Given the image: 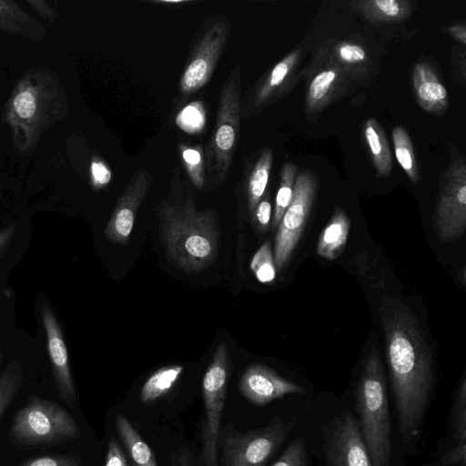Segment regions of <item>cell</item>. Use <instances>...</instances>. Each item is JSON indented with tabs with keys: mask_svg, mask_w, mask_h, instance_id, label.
<instances>
[{
	"mask_svg": "<svg viewBox=\"0 0 466 466\" xmlns=\"http://www.w3.org/2000/svg\"><path fill=\"white\" fill-rule=\"evenodd\" d=\"M334 56L337 62L346 66L363 65L368 60V55L363 46L352 42L338 44L334 49Z\"/></svg>",
	"mask_w": 466,
	"mask_h": 466,
	"instance_id": "32",
	"label": "cell"
},
{
	"mask_svg": "<svg viewBox=\"0 0 466 466\" xmlns=\"http://www.w3.org/2000/svg\"><path fill=\"white\" fill-rule=\"evenodd\" d=\"M359 429L372 466H390L391 423L388 388L379 352L366 358L356 391Z\"/></svg>",
	"mask_w": 466,
	"mask_h": 466,
	"instance_id": "4",
	"label": "cell"
},
{
	"mask_svg": "<svg viewBox=\"0 0 466 466\" xmlns=\"http://www.w3.org/2000/svg\"><path fill=\"white\" fill-rule=\"evenodd\" d=\"M4 359H5L4 351L0 350V369L3 364Z\"/></svg>",
	"mask_w": 466,
	"mask_h": 466,
	"instance_id": "44",
	"label": "cell"
},
{
	"mask_svg": "<svg viewBox=\"0 0 466 466\" xmlns=\"http://www.w3.org/2000/svg\"><path fill=\"white\" fill-rule=\"evenodd\" d=\"M445 32L461 45L466 44V26L464 23H456L445 28Z\"/></svg>",
	"mask_w": 466,
	"mask_h": 466,
	"instance_id": "42",
	"label": "cell"
},
{
	"mask_svg": "<svg viewBox=\"0 0 466 466\" xmlns=\"http://www.w3.org/2000/svg\"><path fill=\"white\" fill-rule=\"evenodd\" d=\"M239 390L248 401L258 406L286 395L305 393L300 385L279 376L263 364H253L244 371L240 378Z\"/></svg>",
	"mask_w": 466,
	"mask_h": 466,
	"instance_id": "15",
	"label": "cell"
},
{
	"mask_svg": "<svg viewBox=\"0 0 466 466\" xmlns=\"http://www.w3.org/2000/svg\"><path fill=\"white\" fill-rule=\"evenodd\" d=\"M229 370L230 360L228 346L226 342L222 341L218 344L202 381L205 418L201 459L204 466H218V445L220 420L225 404Z\"/></svg>",
	"mask_w": 466,
	"mask_h": 466,
	"instance_id": "9",
	"label": "cell"
},
{
	"mask_svg": "<svg viewBox=\"0 0 466 466\" xmlns=\"http://www.w3.org/2000/svg\"><path fill=\"white\" fill-rule=\"evenodd\" d=\"M178 149L188 177L197 188L202 189L206 184V158L202 146L180 143Z\"/></svg>",
	"mask_w": 466,
	"mask_h": 466,
	"instance_id": "30",
	"label": "cell"
},
{
	"mask_svg": "<svg viewBox=\"0 0 466 466\" xmlns=\"http://www.w3.org/2000/svg\"><path fill=\"white\" fill-rule=\"evenodd\" d=\"M213 210H197L189 197L182 204L166 203L160 210V231L172 262L187 272L207 268L216 258L218 230Z\"/></svg>",
	"mask_w": 466,
	"mask_h": 466,
	"instance_id": "3",
	"label": "cell"
},
{
	"mask_svg": "<svg viewBox=\"0 0 466 466\" xmlns=\"http://www.w3.org/2000/svg\"><path fill=\"white\" fill-rule=\"evenodd\" d=\"M152 179L151 174L143 167L132 175L105 227L104 233L109 241L125 244L129 240L137 211L149 189Z\"/></svg>",
	"mask_w": 466,
	"mask_h": 466,
	"instance_id": "14",
	"label": "cell"
},
{
	"mask_svg": "<svg viewBox=\"0 0 466 466\" xmlns=\"http://www.w3.org/2000/svg\"><path fill=\"white\" fill-rule=\"evenodd\" d=\"M292 424L276 417L264 428L228 434L221 444L223 466H263L285 441Z\"/></svg>",
	"mask_w": 466,
	"mask_h": 466,
	"instance_id": "10",
	"label": "cell"
},
{
	"mask_svg": "<svg viewBox=\"0 0 466 466\" xmlns=\"http://www.w3.org/2000/svg\"><path fill=\"white\" fill-rule=\"evenodd\" d=\"M230 23L223 15H212L195 35L178 81L177 106L203 88L210 80L229 39Z\"/></svg>",
	"mask_w": 466,
	"mask_h": 466,
	"instance_id": "6",
	"label": "cell"
},
{
	"mask_svg": "<svg viewBox=\"0 0 466 466\" xmlns=\"http://www.w3.org/2000/svg\"><path fill=\"white\" fill-rule=\"evenodd\" d=\"M272 164L273 153L270 148L266 147L248 169L246 194L250 215L266 193Z\"/></svg>",
	"mask_w": 466,
	"mask_h": 466,
	"instance_id": "22",
	"label": "cell"
},
{
	"mask_svg": "<svg viewBox=\"0 0 466 466\" xmlns=\"http://www.w3.org/2000/svg\"><path fill=\"white\" fill-rule=\"evenodd\" d=\"M449 431L454 444L466 443V377L455 390L449 419Z\"/></svg>",
	"mask_w": 466,
	"mask_h": 466,
	"instance_id": "28",
	"label": "cell"
},
{
	"mask_svg": "<svg viewBox=\"0 0 466 466\" xmlns=\"http://www.w3.org/2000/svg\"><path fill=\"white\" fill-rule=\"evenodd\" d=\"M91 177L93 187L96 189H100L110 182L112 173L101 159H96L92 163Z\"/></svg>",
	"mask_w": 466,
	"mask_h": 466,
	"instance_id": "37",
	"label": "cell"
},
{
	"mask_svg": "<svg viewBox=\"0 0 466 466\" xmlns=\"http://www.w3.org/2000/svg\"><path fill=\"white\" fill-rule=\"evenodd\" d=\"M35 14L48 23H55L59 16L57 8L46 0H25Z\"/></svg>",
	"mask_w": 466,
	"mask_h": 466,
	"instance_id": "38",
	"label": "cell"
},
{
	"mask_svg": "<svg viewBox=\"0 0 466 466\" xmlns=\"http://www.w3.org/2000/svg\"><path fill=\"white\" fill-rule=\"evenodd\" d=\"M298 167L291 162H286L280 170L279 186L275 199V208L271 218V228L276 230L285 211L289 206L293 194Z\"/></svg>",
	"mask_w": 466,
	"mask_h": 466,
	"instance_id": "26",
	"label": "cell"
},
{
	"mask_svg": "<svg viewBox=\"0 0 466 466\" xmlns=\"http://www.w3.org/2000/svg\"><path fill=\"white\" fill-rule=\"evenodd\" d=\"M450 165L441 177L434 213V229L441 242H453L466 229V163L453 147Z\"/></svg>",
	"mask_w": 466,
	"mask_h": 466,
	"instance_id": "8",
	"label": "cell"
},
{
	"mask_svg": "<svg viewBox=\"0 0 466 466\" xmlns=\"http://www.w3.org/2000/svg\"><path fill=\"white\" fill-rule=\"evenodd\" d=\"M317 191V179L309 171L297 175L292 200L277 228L274 262L280 271L296 248L307 224Z\"/></svg>",
	"mask_w": 466,
	"mask_h": 466,
	"instance_id": "11",
	"label": "cell"
},
{
	"mask_svg": "<svg viewBox=\"0 0 466 466\" xmlns=\"http://www.w3.org/2000/svg\"><path fill=\"white\" fill-rule=\"evenodd\" d=\"M20 466H80V462L76 456L55 455L29 459Z\"/></svg>",
	"mask_w": 466,
	"mask_h": 466,
	"instance_id": "35",
	"label": "cell"
},
{
	"mask_svg": "<svg viewBox=\"0 0 466 466\" xmlns=\"http://www.w3.org/2000/svg\"><path fill=\"white\" fill-rule=\"evenodd\" d=\"M300 59V51L293 50L279 60L258 83L241 104V115L258 113L282 96L289 87Z\"/></svg>",
	"mask_w": 466,
	"mask_h": 466,
	"instance_id": "16",
	"label": "cell"
},
{
	"mask_svg": "<svg viewBox=\"0 0 466 466\" xmlns=\"http://www.w3.org/2000/svg\"><path fill=\"white\" fill-rule=\"evenodd\" d=\"M24 379V370L18 360H12L0 373V420L17 395Z\"/></svg>",
	"mask_w": 466,
	"mask_h": 466,
	"instance_id": "29",
	"label": "cell"
},
{
	"mask_svg": "<svg viewBox=\"0 0 466 466\" xmlns=\"http://www.w3.org/2000/svg\"><path fill=\"white\" fill-rule=\"evenodd\" d=\"M465 462L466 443L453 444L438 458L435 466H454L458 464L465 466Z\"/></svg>",
	"mask_w": 466,
	"mask_h": 466,
	"instance_id": "36",
	"label": "cell"
},
{
	"mask_svg": "<svg viewBox=\"0 0 466 466\" xmlns=\"http://www.w3.org/2000/svg\"><path fill=\"white\" fill-rule=\"evenodd\" d=\"M250 268L261 283H271L276 278V267L270 241H265L254 254Z\"/></svg>",
	"mask_w": 466,
	"mask_h": 466,
	"instance_id": "31",
	"label": "cell"
},
{
	"mask_svg": "<svg viewBox=\"0 0 466 466\" xmlns=\"http://www.w3.org/2000/svg\"><path fill=\"white\" fill-rule=\"evenodd\" d=\"M15 231V225H9L0 228V261L10 246Z\"/></svg>",
	"mask_w": 466,
	"mask_h": 466,
	"instance_id": "41",
	"label": "cell"
},
{
	"mask_svg": "<svg viewBox=\"0 0 466 466\" xmlns=\"http://www.w3.org/2000/svg\"><path fill=\"white\" fill-rule=\"evenodd\" d=\"M155 3H158V4H166V5H185V4H187V3H190V1H183V0H177V1H173V0H158V1H154Z\"/></svg>",
	"mask_w": 466,
	"mask_h": 466,
	"instance_id": "43",
	"label": "cell"
},
{
	"mask_svg": "<svg viewBox=\"0 0 466 466\" xmlns=\"http://www.w3.org/2000/svg\"><path fill=\"white\" fill-rule=\"evenodd\" d=\"M12 437L27 446L52 444L76 439L79 427L57 403L32 395L15 415Z\"/></svg>",
	"mask_w": 466,
	"mask_h": 466,
	"instance_id": "7",
	"label": "cell"
},
{
	"mask_svg": "<svg viewBox=\"0 0 466 466\" xmlns=\"http://www.w3.org/2000/svg\"><path fill=\"white\" fill-rule=\"evenodd\" d=\"M105 466H128L122 449L113 438L108 441Z\"/></svg>",
	"mask_w": 466,
	"mask_h": 466,
	"instance_id": "39",
	"label": "cell"
},
{
	"mask_svg": "<svg viewBox=\"0 0 466 466\" xmlns=\"http://www.w3.org/2000/svg\"><path fill=\"white\" fill-rule=\"evenodd\" d=\"M412 86L416 101L422 110L436 116H441L447 110L448 92L429 62L420 61L415 64Z\"/></svg>",
	"mask_w": 466,
	"mask_h": 466,
	"instance_id": "17",
	"label": "cell"
},
{
	"mask_svg": "<svg viewBox=\"0 0 466 466\" xmlns=\"http://www.w3.org/2000/svg\"><path fill=\"white\" fill-rule=\"evenodd\" d=\"M325 445L332 466H372L358 421L351 412L345 411L335 418Z\"/></svg>",
	"mask_w": 466,
	"mask_h": 466,
	"instance_id": "13",
	"label": "cell"
},
{
	"mask_svg": "<svg viewBox=\"0 0 466 466\" xmlns=\"http://www.w3.org/2000/svg\"><path fill=\"white\" fill-rule=\"evenodd\" d=\"M350 228V219L345 211L337 208L319 235L317 243L319 256L333 260L344 251Z\"/></svg>",
	"mask_w": 466,
	"mask_h": 466,
	"instance_id": "20",
	"label": "cell"
},
{
	"mask_svg": "<svg viewBox=\"0 0 466 466\" xmlns=\"http://www.w3.org/2000/svg\"><path fill=\"white\" fill-rule=\"evenodd\" d=\"M183 370L184 367L180 365H170L157 370L142 386L141 400L152 402L166 395L177 382Z\"/></svg>",
	"mask_w": 466,
	"mask_h": 466,
	"instance_id": "25",
	"label": "cell"
},
{
	"mask_svg": "<svg viewBox=\"0 0 466 466\" xmlns=\"http://www.w3.org/2000/svg\"><path fill=\"white\" fill-rule=\"evenodd\" d=\"M363 135L378 176H390L392 171V156L380 124L374 118H368L363 126Z\"/></svg>",
	"mask_w": 466,
	"mask_h": 466,
	"instance_id": "21",
	"label": "cell"
},
{
	"mask_svg": "<svg viewBox=\"0 0 466 466\" xmlns=\"http://www.w3.org/2000/svg\"><path fill=\"white\" fill-rule=\"evenodd\" d=\"M251 218L257 226V228L260 232H264L268 228L272 218V205L270 202L269 194L268 192L264 194L263 198L257 205L256 208L251 214Z\"/></svg>",
	"mask_w": 466,
	"mask_h": 466,
	"instance_id": "34",
	"label": "cell"
},
{
	"mask_svg": "<svg viewBox=\"0 0 466 466\" xmlns=\"http://www.w3.org/2000/svg\"><path fill=\"white\" fill-rule=\"evenodd\" d=\"M350 5L375 25L401 22L412 10L411 2L407 0H360Z\"/></svg>",
	"mask_w": 466,
	"mask_h": 466,
	"instance_id": "19",
	"label": "cell"
},
{
	"mask_svg": "<svg viewBox=\"0 0 466 466\" xmlns=\"http://www.w3.org/2000/svg\"><path fill=\"white\" fill-rule=\"evenodd\" d=\"M380 316L398 425L409 443L420 431L432 393V355L417 318L401 300L384 298Z\"/></svg>",
	"mask_w": 466,
	"mask_h": 466,
	"instance_id": "1",
	"label": "cell"
},
{
	"mask_svg": "<svg viewBox=\"0 0 466 466\" xmlns=\"http://www.w3.org/2000/svg\"><path fill=\"white\" fill-rule=\"evenodd\" d=\"M340 74V68L338 66H328L313 76L306 96L309 111L319 110L328 103L339 85Z\"/></svg>",
	"mask_w": 466,
	"mask_h": 466,
	"instance_id": "24",
	"label": "cell"
},
{
	"mask_svg": "<svg viewBox=\"0 0 466 466\" xmlns=\"http://www.w3.org/2000/svg\"><path fill=\"white\" fill-rule=\"evenodd\" d=\"M241 104L240 69L235 66L221 86L213 133L205 150L206 170L219 183L227 179L238 147Z\"/></svg>",
	"mask_w": 466,
	"mask_h": 466,
	"instance_id": "5",
	"label": "cell"
},
{
	"mask_svg": "<svg viewBox=\"0 0 466 466\" xmlns=\"http://www.w3.org/2000/svg\"><path fill=\"white\" fill-rule=\"evenodd\" d=\"M271 466H309L304 441L297 438L291 441Z\"/></svg>",
	"mask_w": 466,
	"mask_h": 466,
	"instance_id": "33",
	"label": "cell"
},
{
	"mask_svg": "<svg viewBox=\"0 0 466 466\" xmlns=\"http://www.w3.org/2000/svg\"><path fill=\"white\" fill-rule=\"evenodd\" d=\"M0 31L38 43L46 35L44 24L12 0H0Z\"/></svg>",
	"mask_w": 466,
	"mask_h": 466,
	"instance_id": "18",
	"label": "cell"
},
{
	"mask_svg": "<svg viewBox=\"0 0 466 466\" xmlns=\"http://www.w3.org/2000/svg\"><path fill=\"white\" fill-rule=\"evenodd\" d=\"M69 101L57 73L48 67L25 71L15 84L3 111L14 148L32 154L45 134L64 120Z\"/></svg>",
	"mask_w": 466,
	"mask_h": 466,
	"instance_id": "2",
	"label": "cell"
},
{
	"mask_svg": "<svg viewBox=\"0 0 466 466\" xmlns=\"http://www.w3.org/2000/svg\"><path fill=\"white\" fill-rule=\"evenodd\" d=\"M39 315L57 394L69 407H73L76 392L61 325L50 305L45 301L40 302Z\"/></svg>",
	"mask_w": 466,
	"mask_h": 466,
	"instance_id": "12",
	"label": "cell"
},
{
	"mask_svg": "<svg viewBox=\"0 0 466 466\" xmlns=\"http://www.w3.org/2000/svg\"><path fill=\"white\" fill-rule=\"evenodd\" d=\"M391 134L398 163L410 180L414 184L418 183V165L410 136L401 126H396Z\"/></svg>",
	"mask_w": 466,
	"mask_h": 466,
	"instance_id": "27",
	"label": "cell"
},
{
	"mask_svg": "<svg viewBox=\"0 0 466 466\" xmlns=\"http://www.w3.org/2000/svg\"><path fill=\"white\" fill-rule=\"evenodd\" d=\"M116 426L132 466H157L152 450L125 416L116 417Z\"/></svg>",
	"mask_w": 466,
	"mask_h": 466,
	"instance_id": "23",
	"label": "cell"
},
{
	"mask_svg": "<svg viewBox=\"0 0 466 466\" xmlns=\"http://www.w3.org/2000/svg\"><path fill=\"white\" fill-rule=\"evenodd\" d=\"M171 466H204L202 459L197 458L187 449H180L173 453Z\"/></svg>",
	"mask_w": 466,
	"mask_h": 466,
	"instance_id": "40",
	"label": "cell"
}]
</instances>
